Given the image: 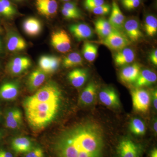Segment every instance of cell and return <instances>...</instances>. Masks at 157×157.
Segmentation results:
<instances>
[{"label":"cell","instance_id":"obj_41","mask_svg":"<svg viewBox=\"0 0 157 157\" xmlns=\"http://www.w3.org/2000/svg\"><path fill=\"white\" fill-rule=\"evenodd\" d=\"M157 92L156 90L153 93V104L155 109H157Z\"/></svg>","mask_w":157,"mask_h":157},{"label":"cell","instance_id":"obj_25","mask_svg":"<svg viewBox=\"0 0 157 157\" xmlns=\"http://www.w3.org/2000/svg\"><path fill=\"white\" fill-rule=\"evenodd\" d=\"M12 147L17 153H27L32 149V143L26 137H19L13 139L11 143Z\"/></svg>","mask_w":157,"mask_h":157},{"label":"cell","instance_id":"obj_18","mask_svg":"<svg viewBox=\"0 0 157 157\" xmlns=\"http://www.w3.org/2000/svg\"><path fill=\"white\" fill-rule=\"evenodd\" d=\"M23 29L30 36H36L41 33L42 25L41 21L37 18L29 17L23 22Z\"/></svg>","mask_w":157,"mask_h":157},{"label":"cell","instance_id":"obj_33","mask_svg":"<svg viewBox=\"0 0 157 157\" xmlns=\"http://www.w3.org/2000/svg\"><path fill=\"white\" fill-rule=\"evenodd\" d=\"M105 4L104 0H85L84 6L87 10L94 9Z\"/></svg>","mask_w":157,"mask_h":157},{"label":"cell","instance_id":"obj_5","mask_svg":"<svg viewBox=\"0 0 157 157\" xmlns=\"http://www.w3.org/2000/svg\"><path fill=\"white\" fill-rule=\"evenodd\" d=\"M132 97L133 107L135 110L145 113L148 110L151 97L148 91L142 89L136 88L132 90Z\"/></svg>","mask_w":157,"mask_h":157},{"label":"cell","instance_id":"obj_38","mask_svg":"<svg viewBox=\"0 0 157 157\" xmlns=\"http://www.w3.org/2000/svg\"><path fill=\"white\" fill-rule=\"evenodd\" d=\"M140 3H141V1H136L124 3L122 4L126 9L131 10L138 8L140 6Z\"/></svg>","mask_w":157,"mask_h":157},{"label":"cell","instance_id":"obj_3","mask_svg":"<svg viewBox=\"0 0 157 157\" xmlns=\"http://www.w3.org/2000/svg\"><path fill=\"white\" fill-rule=\"evenodd\" d=\"M130 42L126 36L120 31L113 28L110 33L101 42L109 49L118 51L130 45Z\"/></svg>","mask_w":157,"mask_h":157},{"label":"cell","instance_id":"obj_12","mask_svg":"<svg viewBox=\"0 0 157 157\" xmlns=\"http://www.w3.org/2000/svg\"><path fill=\"white\" fill-rule=\"evenodd\" d=\"M69 29L71 33L78 41L91 39L94 35L91 28L87 24L82 23L72 25Z\"/></svg>","mask_w":157,"mask_h":157},{"label":"cell","instance_id":"obj_32","mask_svg":"<svg viewBox=\"0 0 157 157\" xmlns=\"http://www.w3.org/2000/svg\"><path fill=\"white\" fill-rule=\"evenodd\" d=\"M111 7L109 4H104L89 11L98 15H105L109 14L111 11Z\"/></svg>","mask_w":157,"mask_h":157},{"label":"cell","instance_id":"obj_42","mask_svg":"<svg viewBox=\"0 0 157 157\" xmlns=\"http://www.w3.org/2000/svg\"><path fill=\"white\" fill-rule=\"evenodd\" d=\"M150 157H157V149L156 148H154L151 153Z\"/></svg>","mask_w":157,"mask_h":157},{"label":"cell","instance_id":"obj_15","mask_svg":"<svg viewBox=\"0 0 157 157\" xmlns=\"http://www.w3.org/2000/svg\"><path fill=\"white\" fill-rule=\"evenodd\" d=\"M99 97L101 102L108 107H118L120 105L117 93L112 87L103 89L99 93Z\"/></svg>","mask_w":157,"mask_h":157},{"label":"cell","instance_id":"obj_27","mask_svg":"<svg viewBox=\"0 0 157 157\" xmlns=\"http://www.w3.org/2000/svg\"><path fill=\"white\" fill-rule=\"evenodd\" d=\"M83 64V59L80 54L78 52H72L65 56L63 61L64 67L70 68L81 66Z\"/></svg>","mask_w":157,"mask_h":157},{"label":"cell","instance_id":"obj_4","mask_svg":"<svg viewBox=\"0 0 157 157\" xmlns=\"http://www.w3.org/2000/svg\"><path fill=\"white\" fill-rule=\"evenodd\" d=\"M29 122L34 128H43L54 118L57 112L25 110Z\"/></svg>","mask_w":157,"mask_h":157},{"label":"cell","instance_id":"obj_8","mask_svg":"<svg viewBox=\"0 0 157 157\" xmlns=\"http://www.w3.org/2000/svg\"><path fill=\"white\" fill-rule=\"evenodd\" d=\"M31 65L30 59L27 57H17L9 62L7 66V70L11 75H19L27 70Z\"/></svg>","mask_w":157,"mask_h":157},{"label":"cell","instance_id":"obj_47","mask_svg":"<svg viewBox=\"0 0 157 157\" xmlns=\"http://www.w3.org/2000/svg\"><path fill=\"white\" fill-rule=\"evenodd\" d=\"M2 133L0 131V139H1V137H2Z\"/></svg>","mask_w":157,"mask_h":157},{"label":"cell","instance_id":"obj_10","mask_svg":"<svg viewBox=\"0 0 157 157\" xmlns=\"http://www.w3.org/2000/svg\"><path fill=\"white\" fill-rule=\"evenodd\" d=\"M36 6L39 14L47 17L54 16L58 9L56 0H36Z\"/></svg>","mask_w":157,"mask_h":157},{"label":"cell","instance_id":"obj_29","mask_svg":"<svg viewBox=\"0 0 157 157\" xmlns=\"http://www.w3.org/2000/svg\"><path fill=\"white\" fill-rule=\"evenodd\" d=\"M144 30L149 36L153 37L157 33L156 17L152 14H148L145 17L144 23Z\"/></svg>","mask_w":157,"mask_h":157},{"label":"cell","instance_id":"obj_34","mask_svg":"<svg viewBox=\"0 0 157 157\" xmlns=\"http://www.w3.org/2000/svg\"><path fill=\"white\" fill-rule=\"evenodd\" d=\"M62 8L76 14H81L80 9L78 8L76 3L73 2H69L65 3L62 6Z\"/></svg>","mask_w":157,"mask_h":157},{"label":"cell","instance_id":"obj_37","mask_svg":"<svg viewBox=\"0 0 157 157\" xmlns=\"http://www.w3.org/2000/svg\"><path fill=\"white\" fill-rule=\"evenodd\" d=\"M25 157H45V156L42 149L37 147L27 152Z\"/></svg>","mask_w":157,"mask_h":157},{"label":"cell","instance_id":"obj_48","mask_svg":"<svg viewBox=\"0 0 157 157\" xmlns=\"http://www.w3.org/2000/svg\"><path fill=\"white\" fill-rule=\"evenodd\" d=\"M3 32V30L1 28V27H0V34L2 33Z\"/></svg>","mask_w":157,"mask_h":157},{"label":"cell","instance_id":"obj_14","mask_svg":"<svg viewBox=\"0 0 157 157\" xmlns=\"http://www.w3.org/2000/svg\"><path fill=\"white\" fill-rule=\"evenodd\" d=\"M6 47L9 51L17 52L25 50L27 44L22 37L16 33L11 32L7 35Z\"/></svg>","mask_w":157,"mask_h":157},{"label":"cell","instance_id":"obj_45","mask_svg":"<svg viewBox=\"0 0 157 157\" xmlns=\"http://www.w3.org/2000/svg\"><path fill=\"white\" fill-rule=\"evenodd\" d=\"M157 121L156 120L155 121L154 124V129L155 132L156 133H157Z\"/></svg>","mask_w":157,"mask_h":157},{"label":"cell","instance_id":"obj_40","mask_svg":"<svg viewBox=\"0 0 157 157\" xmlns=\"http://www.w3.org/2000/svg\"><path fill=\"white\" fill-rule=\"evenodd\" d=\"M0 157H14L12 154L4 150H0Z\"/></svg>","mask_w":157,"mask_h":157},{"label":"cell","instance_id":"obj_24","mask_svg":"<svg viewBox=\"0 0 157 157\" xmlns=\"http://www.w3.org/2000/svg\"><path fill=\"white\" fill-rule=\"evenodd\" d=\"M94 24L96 33L103 39L107 37L112 30L113 28L108 20L103 17L96 19Z\"/></svg>","mask_w":157,"mask_h":157},{"label":"cell","instance_id":"obj_1","mask_svg":"<svg viewBox=\"0 0 157 157\" xmlns=\"http://www.w3.org/2000/svg\"><path fill=\"white\" fill-rule=\"evenodd\" d=\"M103 133L99 125L88 122L64 133L58 143L59 157H102Z\"/></svg>","mask_w":157,"mask_h":157},{"label":"cell","instance_id":"obj_30","mask_svg":"<svg viewBox=\"0 0 157 157\" xmlns=\"http://www.w3.org/2000/svg\"><path fill=\"white\" fill-rule=\"evenodd\" d=\"M131 132L137 135H143L145 134L146 127L144 122L139 118L133 119L130 124Z\"/></svg>","mask_w":157,"mask_h":157},{"label":"cell","instance_id":"obj_44","mask_svg":"<svg viewBox=\"0 0 157 157\" xmlns=\"http://www.w3.org/2000/svg\"><path fill=\"white\" fill-rule=\"evenodd\" d=\"M141 1V0H121L122 4L124 3L128 2H133V1Z\"/></svg>","mask_w":157,"mask_h":157},{"label":"cell","instance_id":"obj_39","mask_svg":"<svg viewBox=\"0 0 157 157\" xmlns=\"http://www.w3.org/2000/svg\"><path fill=\"white\" fill-rule=\"evenodd\" d=\"M149 59L151 62L155 66L157 65V50L155 49L151 52L149 56Z\"/></svg>","mask_w":157,"mask_h":157},{"label":"cell","instance_id":"obj_7","mask_svg":"<svg viewBox=\"0 0 157 157\" xmlns=\"http://www.w3.org/2000/svg\"><path fill=\"white\" fill-rule=\"evenodd\" d=\"M119 157H139L140 149L139 145L129 139H124L119 144L117 148Z\"/></svg>","mask_w":157,"mask_h":157},{"label":"cell","instance_id":"obj_22","mask_svg":"<svg viewBox=\"0 0 157 157\" xmlns=\"http://www.w3.org/2000/svg\"><path fill=\"white\" fill-rule=\"evenodd\" d=\"M46 73L40 69H37L32 72L29 76L28 80V86L29 89L34 91L39 88L45 82Z\"/></svg>","mask_w":157,"mask_h":157},{"label":"cell","instance_id":"obj_11","mask_svg":"<svg viewBox=\"0 0 157 157\" xmlns=\"http://www.w3.org/2000/svg\"><path fill=\"white\" fill-rule=\"evenodd\" d=\"M140 71V65L137 63L126 66L121 70L120 78L121 81L124 83H135Z\"/></svg>","mask_w":157,"mask_h":157},{"label":"cell","instance_id":"obj_19","mask_svg":"<svg viewBox=\"0 0 157 157\" xmlns=\"http://www.w3.org/2000/svg\"><path fill=\"white\" fill-rule=\"evenodd\" d=\"M18 94V86L11 82H6L0 86V99L11 101L15 99Z\"/></svg>","mask_w":157,"mask_h":157},{"label":"cell","instance_id":"obj_9","mask_svg":"<svg viewBox=\"0 0 157 157\" xmlns=\"http://www.w3.org/2000/svg\"><path fill=\"white\" fill-rule=\"evenodd\" d=\"M123 29L130 41L137 42L143 36L138 20L130 18L125 21Z\"/></svg>","mask_w":157,"mask_h":157},{"label":"cell","instance_id":"obj_13","mask_svg":"<svg viewBox=\"0 0 157 157\" xmlns=\"http://www.w3.org/2000/svg\"><path fill=\"white\" fill-rule=\"evenodd\" d=\"M111 12L109 22L113 29L121 31L123 29L125 19L115 0L113 1Z\"/></svg>","mask_w":157,"mask_h":157},{"label":"cell","instance_id":"obj_36","mask_svg":"<svg viewBox=\"0 0 157 157\" xmlns=\"http://www.w3.org/2000/svg\"><path fill=\"white\" fill-rule=\"evenodd\" d=\"M61 12L63 16L68 19H78L82 17L81 14H76L63 8H62Z\"/></svg>","mask_w":157,"mask_h":157},{"label":"cell","instance_id":"obj_17","mask_svg":"<svg viewBox=\"0 0 157 157\" xmlns=\"http://www.w3.org/2000/svg\"><path fill=\"white\" fill-rule=\"evenodd\" d=\"M22 113L17 108L9 109L5 115V124L6 128L15 129L19 128L22 122Z\"/></svg>","mask_w":157,"mask_h":157},{"label":"cell","instance_id":"obj_31","mask_svg":"<svg viewBox=\"0 0 157 157\" xmlns=\"http://www.w3.org/2000/svg\"><path fill=\"white\" fill-rule=\"evenodd\" d=\"M39 69L45 73H50L51 56L44 55L40 57L39 61Z\"/></svg>","mask_w":157,"mask_h":157},{"label":"cell","instance_id":"obj_23","mask_svg":"<svg viewBox=\"0 0 157 157\" xmlns=\"http://www.w3.org/2000/svg\"><path fill=\"white\" fill-rule=\"evenodd\" d=\"M97 87L95 82L88 83L82 92L80 101L83 105H89L94 102L97 94Z\"/></svg>","mask_w":157,"mask_h":157},{"label":"cell","instance_id":"obj_2","mask_svg":"<svg viewBox=\"0 0 157 157\" xmlns=\"http://www.w3.org/2000/svg\"><path fill=\"white\" fill-rule=\"evenodd\" d=\"M60 92L59 89L52 84H48L41 88L33 96L30 97L34 101L42 103L59 102Z\"/></svg>","mask_w":157,"mask_h":157},{"label":"cell","instance_id":"obj_49","mask_svg":"<svg viewBox=\"0 0 157 157\" xmlns=\"http://www.w3.org/2000/svg\"><path fill=\"white\" fill-rule=\"evenodd\" d=\"M15 1H17V2H21V1H23V0H14Z\"/></svg>","mask_w":157,"mask_h":157},{"label":"cell","instance_id":"obj_35","mask_svg":"<svg viewBox=\"0 0 157 157\" xmlns=\"http://www.w3.org/2000/svg\"><path fill=\"white\" fill-rule=\"evenodd\" d=\"M61 62V59L59 57L51 56V65L50 73H54L58 69Z\"/></svg>","mask_w":157,"mask_h":157},{"label":"cell","instance_id":"obj_20","mask_svg":"<svg viewBox=\"0 0 157 157\" xmlns=\"http://www.w3.org/2000/svg\"><path fill=\"white\" fill-rule=\"evenodd\" d=\"M68 78L73 86L76 88L81 87L87 80V70L82 69H75L69 73Z\"/></svg>","mask_w":157,"mask_h":157},{"label":"cell","instance_id":"obj_26","mask_svg":"<svg viewBox=\"0 0 157 157\" xmlns=\"http://www.w3.org/2000/svg\"><path fill=\"white\" fill-rule=\"evenodd\" d=\"M17 13V9L9 0H0V15L11 18Z\"/></svg>","mask_w":157,"mask_h":157},{"label":"cell","instance_id":"obj_16","mask_svg":"<svg viewBox=\"0 0 157 157\" xmlns=\"http://www.w3.org/2000/svg\"><path fill=\"white\" fill-rule=\"evenodd\" d=\"M136 55L132 48H126L118 51L114 55V61L117 67H122L132 63L135 60Z\"/></svg>","mask_w":157,"mask_h":157},{"label":"cell","instance_id":"obj_46","mask_svg":"<svg viewBox=\"0 0 157 157\" xmlns=\"http://www.w3.org/2000/svg\"><path fill=\"white\" fill-rule=\"evenodd\" d=\"M60 1H62V2H70L71 0H60Z\"/></svg>","mask_w":157,"mask_h":157},{"label":"cell","instance_id":"obj_43","mask_svg":"<svg viewBox=\"0 0 157 157\" xmlns=\"http://www.w3.org/2000/svg\"><path fill=\"white\" fill-rule=\"evenodd\" d=\"M3 49V43L2 41V39H1V37H0V53L2 52V51Z\"/></svg>","mask_w":157,"mask_h":157},{"label":"cell","instance_id":"obj_6","mask_svg":"<svg viewBox=\"0 0 157 157\" xmlns=\"http://www.w3.org/2000/svg\"><path fill=\"white\" fill-rule=\"evenodd\" d=\"M51 43L55 49L61 53H66L71 49V39L64 30L56 31L52 34Z\"/></svg>","mask_w":157,"mask_h":157},{"label":"cell","instance_id":"obj_28","mask_svg":"<svg viewBox=\"0 0 157 157\" xmlns=\"http://www.w3.org/2000/svg\"><path fill=\"white\" fill-rule=\"evenodd\" d=\"M98 45L90 42H85L82 52L84 58L88 62H92L95 59L98 53Z\"/></svg>","mask_w":157,"mask_h":157},{"label":"cell","instance_id":"obj_21","mask_svg":"<svg viewBox=\"0 0 157 157\" xmlns=\"http://www.w3.org/2000/svg\"><path fill=\"white\" fill-rule=\"evenodd\" d=\"M157 79V75L155 72L149 70H144L140 71L135 82V86L137 88L148 86L155 83Z\"/></svg>","mask_w":157,"mask_h":157}]
</instances>
